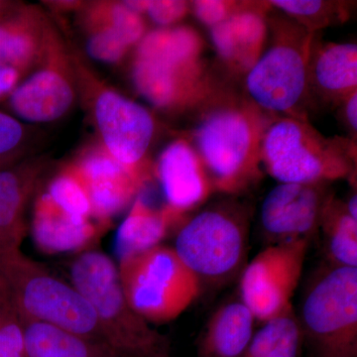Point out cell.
Masks as SVG:
<instances>
[{
  "instance_id": "27",
  "label": "cell",
  "mask_w": 357,
  "mask_h": 357,
  "mask_svg": "<svg viewBox=\"0 0 357 357\" xmlns=\"http://www.w3.org/2000/svg\"><path fill=\"white\" fill-rule=\"evenodd\" d=\"M86 52L91 58L107 64H117L126 57L129 47L115 30L88 10L84 11Z\"/></svg>"
},
{
  "instance_id": "31",
  "label": "cell",
  "mask_w": 357,
  "mask_h": 357,
  "mask_svg": "<svg viewBox=\"0 0 357 357\" xmlns=\"http://www.w3.org/2000/svg\"><path fill=\"white\" fill-rule=\"evenodd\" d=\"M0 357H25L22 326L11 307L0 321Z\"/></svg>"
},
{
  "instance_id": "10",
  "label": "cell",
  "mask_w": 357,
  "mask_h": 357,
  "mask_svg": "<svg viewBox=\"0 0 357 357\" xmlns=\"http://www.w3.org/2000/svg\"><path fill=\"white\" fill-rule=\"evenodd\" d=\"M74 62L77 79L93 91L91 112L102 146L122 165L151 169L147 153L156 130L153 115L140 103L103 86L77 58Z\"/></svg>"
},
{
  "instance_id": "24",
  "label": "cell",
  "mask_w": 357,
  "mask_h": 357,
  "mask_svg": "<svg viewBox=\"0 0 357 357\" xmlns=\"http://www.w3.org/2000/svg\"><path fill=\"white\" fill-rule=\"evenodd\" d=\"M319 231L328 264L357 268V220L347 213L344 202L333 195L324 208Z\"/></svg>"
},
{
  "instance_id": "29",
  "label": "cell",
  "mask_w": 357,
  "mask_h": 357,
  "mask_svg": "<svg viewBox=\"0 0 357 357\" xmlns=\"http://www.w3.org/2000/svg\"><path fill=\"white\" fill-rule=\"evenodd\" d=\"M268 4L283 11L312 32L331 24L333 20H342V14L344 13L338 8V2L321 0H273Z\"/></svg>"
},
{
  "instance_id": "19",
  "label": "cell",
  "mask_w": 357,
  "mask_h": 357,
  "mask_svg": "<svg viewBox=\"0 0 357 357\" xmlns=\"http://www.w3.org/2000/svg\"><path fill=\"white\" fill-rule=\"evenodd\" d=\"M43 171L32 161L0 171V255L20 248L28 229L26 208Z\"/></svg>"
},
{
  "instance_id": "2",
  "label": "cell",
  "mask_w": 357,
  "mask_h": 357,
  "mask_svg": "<svg viewBox=\"0 0 357 357\" xmlns=\"http://www.w3.org/2000/svg\"><path fill=\"white\" fill-rule=\"evenodd\" d=\"M203 50V39L190 26L146 32L131 67L134 88L162 112L197 109L215 88L206 73Z\"/></svg>"
},
{
  "instance_id": "30",
  "label": "cell",
  "mask_w": 357,
  "mask_h": 357,
  "mask_svg": "<svg viewBox=\"0 0 357 357\" xmlns=\"http://www.w3.org/2000/svg\"><path fill=\"white\" fill-rule=\"evenodd\" d=\"M30 136L31 132L24 122L0 110V171L24 161Z\"/></svg>"
},
{
  "instance_id": "18",
  "label": "cell",
  "mask_w": 357,
  "mask_h": 357,
  "mask_svg": "<svg viewBox=\"0 0 357 357\" xmlns=\"http://www.w3.org/2000/svg\"><path fill=\"white\" fill-rule=\"evenodd\" d=\"M105 227L70 217L45 192L35 199L30 230L37 248L48 255L84 250L95 243Z\"/></svg>"
},
{
  "instance_id": "23",
  "label": "cell",
  "mask_w": 357,
  "mask_h": 357,
  "mask_svg": "<svg viewBox=\"0 0 357 357\" xmlns=\"http://www.w3.org/2000/svg\"><path fill=\"white\" fill-rule=\"evenodd\" d=\"M20 323L25 357H116L107 345L60 326L35 321Z\"/></svg>"
},
{
  "instance_id": "33",
  "label": "cell",
  "mask_w": 357,
  "mask_h": 357,
  "mask_svg": "<svg viewBox=\"0 0 357 357\" xmlns=\"http://www.w3.org/2000/svg\"><path fill=\"white\" fill-rule=\"evenodd\" d=\"M236 6V2L225 0H197L190 4L197 20L210 29L227 20Z\"/></svg>"
},
{
  "instance_id": "1",
  "label": "cell",
  "mask_w": 357,
  "mask_h": 357,
  "mask_svg": "<svg viewBox=\"0 0 357 357\" xmlns=\"http://www.w3.org/2000/svg\"><path fill=\"white\" fill-rule=\"evenodd\" d=\"M190 143L215 192L237 196L263 177L261 144L272 115L249 98L213 88L199 103Z\"/></svg>"
},
{
  "instance_id": "38",
  "label": "cell",
  "mask_w": 357,
  "mask_h": 357,
  "mask_svg": "<svg viewBox=\"0 0 357 357\" xmlns=\"http://www.w3.org/2000/svg\"><path fill=\"white\" fill-rule=\"evenodd\" d=\"M9 309H10V305L7 302L6 296H4L3 292H2L1 289H0V321L6 317Z\"/></svg>"
},
{
  "instance_id": "13",
  "label": "cell",
  "mask_w": 357,
  "mask_h": 357,
  "mask_svg": "<svg viewBox=\"0 0 357 357\" xmlns=\"http://www.w3.org/2000/svg\"><path fill=\"white\" fill-rule=\"evenodd\" d=\"M68 165L84 185L91 218L105 227L112 218L130 208L138 194L154 180L153 167L145 170L128 168L102 145L88 148Z\"/></svg>"
},
{
  "instance_id": "11",
  "label": "cell",
  "mask_w": 357,
  "mask_h": 357,
  "mask_svg": "<svg viewBox=\"0 0 357 357\" xmlns=\"http://www.w3.org/2000/svg\"><path fill=\"white\" fill-rule=\"evenodd\" d=\"M77 86L74 56L50 25L38 65L6 98L7 107L21 121L53 122L72 109Z\"/></svg>"
},
{
  "instance_id": "21",
  "label": "cell",
  "mask_w": 357,
  "mask_h": 357,
  "mask_svg": "<svg viewBox=\"0 0 357 357\" xmlns=\"http://www.w3.org/2000/svg\"><path fill=\"white\" fill-rule=\"evenodd\" d=\"M256 319L241 300L211 314L197 340V357H243L255 333Z\"/></svg>"
},
{
  "instance_id": "5",
  "label": "cell",
  "mask_w": 357,
  "mask_h": 357,
  "mask_svg": "<svg viewBox=\"0 0 357 357\" xmlns=\"http://www.w3.org/2000/svg\"><path fill=\"white\" fill-rule=\"evenodd\" d=\"M249 227L248 206L220 202L185 220L173 248L202 288L220 287L241 277L248 264Z\"/></svg>"
},
{
  "instance_id": "8",
  "label": "cell",
  "mask_w": 357,
  "mask_h": 357,
  "mask_svg": "<svg viewBox=\"0 0 357 357\" xmlns=\"http://www.w3.org/2000/svg\"><path fill=\"white\" fill-rule=\"evenodd\" d=\"M297 317L307 356L357 357V268L319 269Z\"/></svg>"
},
{
  "instance_id": "9",
  "label": "cell",
  "mask_w": 357,
  "mask_h": 357,
  "mask_svg": "<svg viewBox=\"0 0 357 357\" xmlns=\"http://www.w3.org/2000/svg\"><path fill=\"white\" fill-rule=\"evenodd\" d=\"M117 269L128 304L151 325L175 321L203 290L175 249L163 244L119 260Z\"/></svg>"
},
{
  "instance_id": "25",
  "label": "cell",
  "mask_w": 357,
  "mask_h": 357,
  "mask_svg": "<svg viewBox=\"0 0 357 357\" xmlns=\"http://www.w3.org/2000/svg\"><path fill=\"white\" fill-rule=\"evenodd\" d=\"M304 340L294 310L262 324L243 357H301Z\"/></svg>"
},
{
  "instance_id": "12",
  "label": "cell",
  "mask_w": 357,
  "mask_h": 357,
  "mask_svg": "<svg viewBox=\"0 0 357 357\" xmlns=\"http://www.w3.org/2000/svg\"><path fill=\"white\" fill-rule=\"evenodd\" d=\"M309 241L269 244L248 262L239 277L241 301L263 324L292 311Z\"/></svg>"
},
{
  "instance_id": "6",
  "label": "cell",
  "mask_w": 357,
  "mask_h": 357,
  "mask_svg": "<svg viewBox=\"0 0 357 357\" xmlns=\"http://www.w3.org/2000/svg\"><path fill=\"white\" fill-rule=\"evenodd\" d=\"M351 143L331 139L306 119L273 116L261 144L263 170L279 184H326L354 175Z\"/></svg>"
},
{
  "instance_id": "37",
  "label": "cell",
  "mask_w": 357,
  "mask_h": 357,
  "mask_svg": "<svg viewBox=\"0 0 357 357\" xmlns=\"http://www.w3.org/2000/svg\"><path fill=\"white\" fill-rule=\"evenodd\" d=\"M345 208H347V213L354 220H357V195L356 192L352 194L349 199L345 202Z\"/></svg>"
},
{
  "instance_id": "20",
  "label": "cell",
  "mask_w": 357,
  "mask_h": 357,
  "mask_svg": "<svg viewBox=\"0 0 357 357\" xmlns=\"http://www.w3.org/2000/svg\"><path fill=\"white\" fill-rule=\"evenodd\" d=\"M146 187L129 208L115 236V252L119 260L139 255L161 245L173 227H181L185 218L171 211L165 204L155 206L148 198Z\"/></svg>"
},
{
  "instance_id": "17",
  "label": "cell",
  "mask_w": 357,
  "mask_h": 357,
  "mask_svg": "<svg viewBox=\"0 0 357 357\" xmlns=\"http://www.w3.org/2000/svg\"><path fill=\"white\" fill-rule=\"evenodd\" d=\"M268 2L237 4L227 20L211 28V39L218 58L237 74L252 69L266 48Z\"/></svg>"
},
{
  "instance_id": "14",
  "label": "cell",
  "mask_w": 357,
  "mask_h": 357,
  "mask_svg": "<svg viewBox=\"0 0 357 357\" xmlns=\"http://www.w3.org/2000/svg\"><path fill=\"white\" fill-rule=\"evenodd\" d=\"M332 196L326 184H278L263 201L260 222L270 244L307 241L319 230L321 215Z\"/></svg>"
},
{
  "instance_id": "7",
  "label": "cell",
  "mask_w": 357,
  "mask_h": 357,
  "mask_svg": "<svg viewBox=\"0 0 357 357\" xmlns=\"http://www.w3.org/2000/svg\"><path fill=\"white\" fill-rule=\"evenodd\" d=\"M277 20L270 44L245 75L246 91L249 100L267 114L306 119L314 34L294 20Z\"/></svg>"
},
{
  "instance_id": "3",
  "label": "cell",
  "mask_w": 357,
  "mask_h": 357,
  "mask_svg": "<svg viewBox=\"0 0 357 357\" xmlns=\"http://www.w3.org/2000/svg\"><path fill=\"white\" fill-rule=\"evenodd\" d=\"M72 285L98 318L103 344L116 357H172L170 340L134 311L126 301L119 269L102 251L81 253L70 266Z\"/></svg>"
},
{
  "instance_id": "35",
  "label": "cell",
  "mask_w": 357,
  "mask_h": 357,
  "mask_svg": "<svg viewBox=\"0 0 357 357\" xmlns=\"http://www.w3.org/2000/svg\"><path fill=\"white\" fill-rule=\"evenodd\" d=\"M122 2H123L130 10L140 14V15H143V14L146 13L150 0H128V1Z\"/></svg>"
},
{
  "instance_id": "32",
  "label": "cell",
  "mask_w": 357,
  "mask_h": 357,
  "mask_svg": "<svg viewBox=\"0 0 357 357\" xmlns=\"http://www.w3.org/2000/svg\"><path fill=\"white\" fill-rule=\"evenodd\" d=\"M191 11L190 2L182 0H151L146 14L159 28L173 27Z\"/></svg>"
},
{
  "instance_id": "22",
  "label": "cell",
  "mask_w": 357,
  "mask_h": 357,
  "mask_svg": "<svg viewBox=\"0 0 357 357\" xmlns=\"http://www.w3.org/2000/svg\"><path fill=\"white\" fill-rule=\"evenodd\" d=\"M312 89L330 102H344L357 91V45L328 43L312 48L309 73Z\"/></svg>"
},
{
  "instance_id": "28",
  "label": "cell",
  "mask_w": 357,
  "mask_h": 357,
  "mask_svg": "<svg viewBox=\"0 0 357 357\" xmlns=\"http://www.w3.org/2000/svg\"><path fill=\"white\" fill-rule=\"evenodd\" d=\"M86 10L115 30L129 48L137 46L146 34L143 16L130 10L122 1L96 2L89 4Z\"/></svg>"
},
{
  "instance_id": "16",
  "label": "cell",
  "mask_w": 357,
  "mask_h": 357,
  "mask_svg": "<svg viewBox=\"0 0 357 357\" xmlns=\"http://www.w3.org/2000/svg\"><path fill=\"white\" fill-rule=\"evenodd\" d=\"M50 23L32 6L0 21V102L38 65Z\"/></svg>"
},
{
  "instance_id": "34",
  "label": "cell",
  "mask_w": 357,
  "mask_h": 357,
  "mask_svg": "<svg viewBox=\"0 0 357 357\" xmlns=\"http://www.w3.org/2000/svg\"><path fill=\"white\" fill-rule=\"evenodd\" d=\"M344 114L347 126L352 133L356 134L357 130V91L347 96L342 102Z\"/></svg>"
},
{
  "instance_id": "15",
  "label": "cell",
  "mask_w": 357,
  "mask_h": 357,
  "mask_svg": "<svg viewBox=\"0 0 357 357\" xmlns=\"http://www.w3.org/2000/svg\"><path fill=\"white\" fill-rule=\"evenodd\" d=\"M153 177L166 206L184 218L215 192L203 162L188 139L174 140L162 150L153 165Z\"/></svg>"
},
{
  "instance_id": "4",
  "label": "cell",
  "mask_w": 357,
  "mask_h": 357,
  "mask_svg": "<svg viewBox=\"0 0 357 357\" xmlns=\"http://www.w3.org/2000/svg\"><path fill=\"white\" fill-rule=\"evenodd\" d=\"M0 289L20 321L50 324L105 344L96 312L84 296L20 248L0 255Z\"/></svg>"
},
{
  "instance_id": "36",
  "label": "cell",
  "mask_w": 357,
  "mask_h": 357,
  "mask_svg": "<svg viewBox=\"0 0 357 357\" xmlns=\"http://www.w3.org/2000/svg\"><path fill=\"white\" fill-rule=\"evenodd\" d=\"M18 7H20V6L13 3V2L1 1V0H0V21L9 17L11 14L15 13L16 9H17Z\"/></svg>"
},
{
  "instance_id": "26",
  "label": "cell",
  "mask_w": 357,
  "mask_h": 357,
  "mask_svg": "<svg viewBox=\"0 0 357 357\" xmlns=\"http://www.w3.org/2000/svg\"><path fill=\"white\" fill-rule=\"evenodd\" d=\"M49 198L56 206L79 222L91 220L88 195L76 174L69 165L59 171L47 185Z\"/></svg>"
}]
</instances>
